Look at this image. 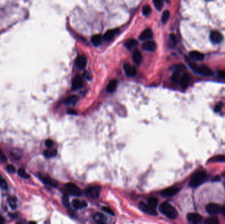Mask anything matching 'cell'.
Wrapping results in <instances>:
<instances>
[{"instance_id":"cell-1","label":"cell","mask_w":225,"mask_h":224,"mask_svg":"<svg viewBox=\"0 0 225 224\" xmlns=\"http://www.w3.org/2000/svg\"><path fill=\"white\" fill-rule=\"evenodd\" d=\"M159 210L163 215L170 219H173V220L177 218L178 216V212L177 210L167 202H165L161 204Z\"/></svg>"},{"instance_id":"cell-2","label":"cell","mask_w":225,"mask_h":224,"mask_svg":"<svg viewBox=\"0 0 225 224\" xmlns=\"http://www.w3.org/2000/svg\"><path fill=\"white\" fill-rule=\"evenodd\" d=\"M188 63V65L195 72L198 73V74H201L205 76H210L213 74V72L211 69L205 65H200L198 66L195 63L193 62L192 61H190V60H187Z\"/></svg>"},{"instance_id":"cell-3","label":"cell","mask_w":225,"mask_h":224,"mask_svg":"<svg viewBox=\"0 0 225 224\" xmlns=\"http://www.w3.org/2000/svg\"><path fill=\"white\" fill-rule=\"evenodd\" d=\"M207 178V174L203 171L195 173L190 179L189 186L191 187H197L202 185Z\"/></svg>"},{"instance_id":"cell-4","label":"cell","mask_w":225,"mask_h":224,"mask_svg":"<svg viewBox=\"0 0 225 224\" xmlns=\"http://www.w3.org/2000/svg\"><path fill=\"white\" fill-rule=\"evenodd\" d=\"M66 189L67 191L73 196H80L82 191L76 185L73 183H68L66 184Z\"/></svg>"},{"instance_id":"cell-5","label":"cell","mask_w":225,"mask_h":224,"mask_svg":"<svg viewBox=\"0 0 225 224\" xmlns=\"http://www.w3.org/2000/svg\"><path fill=\"white\" fill-rule=\"evenodd\" d=\"M139 208L141 211L144 212V213L149 214V215L155 216L158 214L157 212H156L155 208L150 206L149 204H146L143 202H141L139 204Z\"/></svg>"},{"instance_id":"cell-6","label":"cell","mask_w":225,"mask_h":224,"mask_svg":"<svg viewBox=\"0 0 225 224\" xmlns=\"http://www.w3.org/2000/svg\"><path fill=\"white\" fill-rule=\"evenodd\" d=\"M100 191H101V188L100 187L92 186L86 189V194L90 198H97L100 196Z\"/></svg>"},{"instance_id":"cell-7","label":"cell","mask_w":225,"mask_h":224,"mask_svg":"<svg viewBox=\"0 0 225 224\" xmlns=\"http://www.w3.org/2000/svg\"><path fill=\"white\" fill-rule=\"evenodd\" d=\"M184 69V66L183 65H179L177 69L174 71L173 74L171 77V80L174 83V84H178V82L180 80L181 74H182V71Z\"/></svg>"},{"instance_id":"cell-8","label":"cell","mask_w":225,"mask_h":224,"mask_svg":"<svg viewBox=\"0 0 225 224\" xmlns=\"http://www.w3.org/2000/svg\"><path fill=\"white\" fill-rule=\"evenodd\" d=\"M221 209L222 208L219 204L215 203H210L206 206V211L208 214H211V215L220 213L221 212Z\"/></svg>"},{"instance_id":"cell-9","label":"cell","mask_w":225,"mask_h":224,"mask_svg":"<svg viewBox=\"0 0 225 224\" xmlns=\"http://www.w3.org/2000/svg\"><path fill=\"white\" fill-rule=\"evenodd\" d=\"M187 219L190 223L196 224L202 222V217L197 213H190L187 215Z\"/></svg>"},{"instance_id":"cell-10","label":"cell","mask_w":225,"mask_h":224,"mask_svg":"<svg viewBox=\"0 0 225 224\" xmlns=\"http://www.w3.org/2000/svg\"><path fill=\"white\" fill-rule=\"evenodd\" d=\"M179 191V189L177 187H169L167 189H164L163 191L161 192V195L165 197H172L174 196V194H177Z\"/></svg>"},{"instance_id":"cell-11","label":"cell","mask_w":225,"mask_h":224,"mask_svg":"<svg viewBox=\"0 0 225 224\" xmlns=\"http://www.w3.org/2000/svg\"><path fill=\"white\" fill-rule=\"evenodd\" d=\"M87 64V59L84 55H80L76 58L75 65L79 69H84Z\"/></svg>"},{"instance_id":"cell-12","label":"cell","mask_w":225,"mask_h":224,"mask_svg":"<svg viewBox=\"0 0 225 224\" xmlns=\"http://www.w3.org/2000/svg\"><path fill=\"white\" fill-rule=\"evenodd\" d=\"M223 35L217 31H213L210 34V40L214 43H219L223 41Z\"/></svg>"},{"instance_id":"cell-13","label":"cell","mask_w":225,"mask_h":224,"mask_svg":"<svg viewBox=\"0 0 225 224\" xmlns=\"http://www.w3.org/2000/svg\"><path fill=\"white\" fill-rule=\"evenodd\" d=\"M124 70L126 74L128 76L133 77L136 74V68L129 63H125L124 65Z\"/></svg>"},{"instance_id":"cell-14","label":"cell","mask_w":225,"mask_h":224,"mask_svg":"<svg viewBox=\"0 0 225 224\" xmlns=\"http://www.w3.org/2000/svg\"><path fill=\"white\" fill-rule=\"evenodd\" d=\"M119 33V29L115 28V29H112V30H109L107 31L104 36V40L105 41H111V40L113 39V38Z\"/></svg>"},{"instance_id":"cell-15","label":"cell","mask_w":225,"mask_h":224,"mask_svg":"<svg viewBox=\"0 0 225 224\" xmlns=\"http://www.w3.org/2000/svg\"><path fill=\"white\" fill-rule=\"evenodd\" d=\"M83 86V82L81 77L79 76H76L72 82V90H77L80 89Z\"/></svg>"},{"instance_id":"cell-16","label":"cell","mask_w":225,"mask_h":224,"mask_svg":"<svg viewBox=\"0 0 225 224\" xmlns=\"http://www.w3.org/2000/svg\"><path fill=\"white\" fill-rule=\"evenodd\" d=\"M142 47L144 50L148 51H154L156 50L157 46L155 42L153 41H147L143 43Z\"/></svg>"},{"instance_id":"cell-17","label":"cell","mask_w":225,"mask_h":224,"mask_svg":"<svg viewBox=\"0 0 225 224\" xmlns=\"http://www.w3.org/2000/svg\"><path fill=\"white\" fill-rule=\"evenodd\" d=\"M180 86L182 89H186L190 83V76L188 74H184L180 80Z\"/></svg>"},{"instance_id":"cell-18","label":"cell","mask_w":225,"mask_h":224,"mask_svg":"<svg viewBox=\"0 0 225 224\" xmlns=\"http://www.w3.org/2000/svg\"><path fill=\"white\" fill-rule=\"evenodd\" d=\"M152 36H153L152 30H151L149 28H147L141 33V34L139 36V38L141 40H147V39H149L151 38H152Z\"/></svg>"},{"instance_id":"cell-19","label":"cell","mask_w":225,"mask_h":224,"mask_svg":"<svg viewBox=\"0 0 225 224\" xmlns=\"http://www.w3.org/2000/svg\"><path fill=\"white\" fill-rule=\"evenodd\" d=\"M72 206L76 209H80L86 207L88 206V203L84 201L75 199V200L72 201Z\"/></svg>"},{"instance_id":"cell-20","label":"cell","mask_w":225,"mask_h":224,"mask_svg":"<svg viewBox=\"0 0 225 224\" xmlns=\"http://www.w3.org/2000/svg\"><path fill=\"white\" fill-rule=\"evenodd\" d=\"M133 60L137 65H139L142 61V55L138 50H135L133 54Z\"/></svg>"},{"instance_id":"cell-21","label":"cell","mask_w":225,"mask_h":224,"mask_svg":"<svg viewBox=\"0 0 225 224\" xmlns=\"http://www.w3.org/2000/svg\"><path fill=\"white\" fill-rule=\"evenodd\" d=\"M78 100H79V98H78V97L76 95H72L67 97V98L65 100L64 103L67 105H75L76 104Z\"/></svg>"},{"instance_id":"cell-22","label":"cell","mask_w":225,"mask_h":224,"mask_svg":"<svg viewBox=\"0 0 225 224\" xmlns=\"http://www.w3.org/2000/svg\"><path fill=\"white\" fill-rule=\"evenodd\" d=\"M190 56L192 58V59H193L195 61H203L204 59L203 54H202V53L198 52V51H191L190 53Z\"/></svg>"},{"instance_id":"cell-23","label":"cell","mask_w":225,"mask_h":224,"mask_svg":"<svg viewBox=\"0 0 225 224\" xmlns=\"http://www.w3.org/2000/svg\"><path fill=\"white\" fill-rule=\"evenodd\" d=\"M94 221L97 223H100V224H104L106 222V218L104 216V215H103L101 213H96L94 215Z\"/></svg>"},{"instance_id":"cell-24","label":"cell","mask_w":225,"mask_h":224,"mask_svg":"<svg viewBox=\"0 0 225 224\" xmlns=\"http://www.w3.org/2000/svg\"><path fill=\"white\" fill-rule=\"evenodd\" d=\"M117 87V81L116 80H111L109 84L107 86V91L109 92V93H113V92L116 90Z\"/></svg>"},{"instance_id":"cell-25","label":"cell","mask_w":225,"mask_h":224,"mask_svg":"<svg viewBox=\"0 0 225 224\" xmlns=\"http://www.w3.org/2000/svg\"><path fill=\"white\" fill-rule=\"evenodd\" d=\"M42 179L43 183L46 185H48V186L53 187H56L57 186V183L50 178L43 177V178H42Z\"/></svg>"},{"instance_id":"cell-26","label":"cell","mask_w":225,"mask_h":224,"mask_svg":"<svg viewBox=\"0 0 225 224\" xmlns=\"http://www.w3.org/2000/svg\"><path fill=\"white\" fill-rule=\"evenodd\" d=\"M138 45V42H137L134 39H131L128 41H126L125 43V46L128 49V50H131L132 48Z\"/></svg>"},{"instance_id":"cell-27","label":"cell","mask_w":225,"mask_h":224,"mask_svg":"<svg viewBox=\"0 0 225 224\" xmlns=\"http://www.w3.org/2000/svg\"><path fill=\"white\" fill-rule=\"evenodd\" d=\"M102 41V36L100 34H96L92 38V42L96 46H99Z\"/></svg>"},{"instance_id":"cell-28","label":"cell","mask_w":225,"mask_h":224,"mask_svg":"<svg viewBox=\"0 0 225 224\" xmlns=\"http://www.w3.org/2000/svg\"><path fill=\"white\" fill-rule=\"evenodd\" d=\"M209 162H225V157L223 155H218L209 159Z\"/></svg>"},{"instance_id":"cell-29","label":"cell","mask_w":225,"mask_h":224,"mask_svg":"<svg viewBox=\"0 0 225 224\" xmlns=\"http://www.w3.org/2000/svg\"><path fill=\"white\" fill-rule=\"evenodd\" d=\"M57 150H45L44 153H43V155L45 156L46 158H51L53 157H55L57 155Z\"/></svg>"},{"instance_id":"cell-30","label":"cell","mask_w":225,"mask_h":224,"mask_svg":"<svg viewBox=\"0 0 225 224\" xmlns=\"http://www.w3.org/2000/svg\"><path fill=\"white\" fill-rule=\"evenodd\" d=\"M169 17H170V12L168 10H166L163 12L162 17H161V21L165 24L169 21Z\"/></svg>"},{"instance_id":"cell-31","label":"cell","mask_w":225,"mask_h":224,"mask_svg":"<svg viewBox=\"0 0 225 224\" xmlns=\"http://www.w3.org/2000/svg\"><path fill=\"white\" fill-rule=\"evenodd\" d=\"M155 8L160 11L163 7V0H153Z\"/></svg>"},{"instance_id":"cell-32","label":"cell","mask_w":225,"mask_h":224,"mask_svg":"<svg viewBox=\"0 0 225 224\" xmlns=\"http://www.w3.org/2000/svg\"><path fill=\"white\" fill-rule=\"evenodd\" d=\"M148 202L150 206L156 208V206H157L158 204V199L155 197H151L148 199Z\"/></svg>"},{"instance_id":"cell-33","label":"cell","mask_w":225,"mask_h":224,"mask_svg":"<svg viewBox=\"0 0 225 224\" xmlns=\"http://www.w3.org/2000/svg\"><path fill=\"white\" fill-rule=\"evenodd\" d=\"M219 223V220L215 217L209 218L205 221V223H206V224H218Z\"/></svg>"},{"instance_id":"cell-34","label":"cell","mask_w":225,"mask_h":224,"mask_svg":"<svg viewBox=\"0 0 225 224\" xmlns=\"http://www.w3.org/2000/svg\"><path fill=\"white\" fill-rule=\"evenodd\" d=\"M0 187L4 190H6L8 188V186H7V183L6 181V179L2 177L1 174H0Z\"/></svg>"},{"instance_id":"cell-35","label":"cell","mask_w":225,"mask_h":224,"mask_svg":"<svg viewBox=\"0 0 225 224\" xmlns=\"http://www.w3.org/2000/svg\"><path fill=\"white\" fill-rule=\"evenodd\" d=\"M9 204L12 209H15L17 208V198L14 197H11L9 200Z\"/></svg>"},{"instance_id":"cell-36","label":"cell","mask_w":225,"mask_h":224,"mask_svg":"<svg viewBox=\"0 0 225 224\" xmlns=\"http://www.w3.org/2000/svg\"><path fill=\"white\" fill-rule=\"evenodd\" d=\"M18 176H20L21 177L23 178H29V177H30V176L25 172V170H23V169H19L18 171Z\"/></svg>"},{"instance_id":"cell-37","label":"cell","mask_w":225,"mask_h":224,"mask_svg":"<svg viewBox=\"0 0 225 224\" xmlns=\"http://www.w3.org/2000/svg\"><path fill=\"white\" fill-rule=\"evenodd\" d=\"M63 204H64L65 206H66L67 208H69V206H70L69 199H68V197L67 194H65V195L63 197Z\"/></svg>"},{"instance_id":"cell-38","label":"cell","mask_w":225,"mask_h":224,"mask_svg":"<svg viewBox=\"0 0 225 224\" xmlns=\"http://www.w3.org/2000/svg\"><path fill=\"white\" fill-rule=\"evenodd\" d=\"M143 14L145 16H148L151 12V8L149 6H146L143 8Z\"/></svg>"},{"instance_id":"cell-39","label":"cell","mask_w":225,"mask_h":224,"mask_svg":"<svg viewBox=\"0 0 225 224\" xmlns=\"http://www.w3.org/2000/svg\"><path fill=\"white\" fill-rule=\"evenodd\" d=\"M103 210H104L105 212L110 214V215H111V216H114L115 215L114 212L112 211L111 209L109 207H104V208H103Z\"/></svg>"},{"instance_id":"cell-40","label":"cell","mask_w":225,"mask_h":224,"mask_svg":"<svg viewBox=\"0 0 225 224\" xmlns=\"http://www.w3.org/2000/svg\"><path fill=\"white\" fill-rule=\"evenodd\" d=\"M170 40L173 45L177 44V38H176V36L174 34H171L170 35Z\"/></svg>"},{"instance_id":"cell-41","label":"cell","mask_w":225,"mask_h":224,"mask_svg":"<svg viewBox=\"0 0 225 224\" xmlns=\"http://www.w3.org/2000/svg\"><path fill=\"white\" fill-rule=\"evenodd\" d=\"M6 170L8 171V172L10 173H14L15 172V168H14L12 165H8L6 167Z\"/></svg>"},{"instance_id":"cell-42","label":"cell","mask_w":225,"mask_h":224,"mask_svg":"<svg viewBox=\"0 0 225 224\" xmlns=\"http://www.w3.org/2000/svg\"><path fill=\"white\" fill-rule=\"evenodd\" d=\"M218 76L222 79H225V70H219L218 72Z\"/></svg>"},{"instance_id":"cell-43","label":"cell","mask_w":225,"mask_h":224,"mask_svg":"<svg viewBox=\"0 0 225 224\" xmlns=\"http://www.w3.org/2000/svg\"><path fill=\"white\" fill-rule=\"evenodd\" d=\"M45 144H46V147H49V148H50V147H51L52 146H53V141H51V139H47V140L46 141V142Z\"/></svg>"},{"instance_id":"cell-44","label":"cell","mask_w":225,"mask_h":224,"mask_svg":"<svg viewBox=\"0 0 225 224\" xmlns=\"http://www.w3.org/2000/svg\"><path fill=\"white\" fill-rule=\"evenodd\" d=\"M221 109H222V104H218L215 107V111L218 113V112L221 111Z\"/></svg>"},{"instance_id":"cell-45","label":"cell","mask_w":225,"mask_h":224,"mask_svg":"<svg viewBox=\"0 0 225 224\" xmlns=\"http://www.w3.org/2000/svg\"><path fill=\"white\" fill-rule=\"evenodd\" d=\"M84 77L87 80H90L91 79V76L88 72H85L84 73Z\"/></svg>"},{"instance_id":"cell-46","label":"cell","mask_w":225,"mask_h":224,"mask_svg":"<svg viewBox=\"0 0 225 224\" xmlns=\"http://www.w3.org/2000/svg\"><path fill=\"white\" fill-rule=\"evenodd\" d=\"M67 113H68V114H72V115H76V114H77L76 111V110H72V109H71V110H68Z\"/></svg>"},{"instance_id":"cell-47","label":"cell","mask_w":225,"mask_h":224,"mask_svg":"<svg viewBox=\"0 0 225 224\" xmlns=\"http://www.w3.org/2000/svg\"><path fill=\"white\" fill-rule=\"evenodd\" d=\"M221 212L223 214V215L225 217V205L222 208V209H221Z\"/></svg>"},{"instance_id":"cell-48","label":"cell","mask_w":225,"mask_h":224,"mask_svg":"<svg viewBox=\"0 0 225 224\" xmlns=\"http://www.w3.org/2000/svg\"><path fill=\"white\" fill-rule=\"evenodd\" d=\"M4 222H5L4 218L3 217H2V216H0V224L4 223Z\"/></svg>"},{"instance_id":"cell-49","label":"cell","mask_w":225,"mask_h":224,"mask_svg":"<svg viewBox=\"0 0 225 224\" xmlns=\"http://www.w3.org/2000/svg\"><path fill=\"white\" fill-rule=\"evenodd\" d=\"M1 154H2V152H1V150H0V155H1Z\"/></svg>"},{"instance_id":"cell-50","label":"cell","mask_w":225,"mask_h":224,"mask_svg":"<svg viewBox=\"0 0 225 224\" xmlns=\"http://www.w3.org/2000/svg\"><path fill=\"white\" fill-rule=\"evenodd\" d=\"M224 176H225V173H224Z\"/></svg>"}]
</instances>
